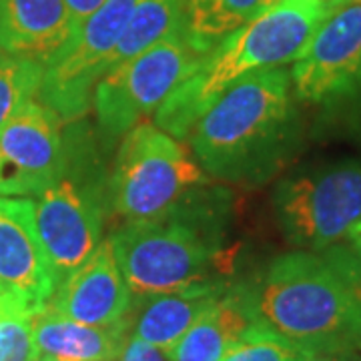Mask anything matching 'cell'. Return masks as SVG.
Returning <instances> with one entry per match:
<instances>
[{
  "label": "cell",
  "instance_id": "obj_1",
  "mask_svg": "<svg viewBox=\"0 0 361 361\" xmlns=\"http://www.w3.org/2000/svg\"><path fill=\"white\" fill-rule=\"evenodd\" d=\"M257 322L307 355L361 353V255H281L253 291Z\"/></svg>",
  "mask_w": 361,
  "mask_h": 361
},
{
  "label": "cell",
  "instance_id": "obj_2",
  "mask_svg": "<svg viewBox=\"0 0 361 361\" xmlns=\"http://www.w3.org/2000/svg\"><path fill=\"white\" fill-rule=\"evenodd\" d=\"M291 75L281 66L237 80L197 121L189 141L199 167L221 180H259L281 163L295 137Z\"/></svg>",
  "mask_w": 361,
  "mask_h": 361
},
{
  "label": "cell",
  "instance_id": "obj_3",
  "mask_svg": "<svg viewBox=\"0 0 361 361\" xmlns=\"http://www.w3.org/2000/svg\"><path fill=\"white\" fill-rule=\"evenodd\" d=\"M317 0H281L235 30L201 61L157 109V127L185 139L237 80L247 75L297 61L317 28L329 16Z\"/></svg>",
  "mask_w": 361,
  "mask_h": 361
},
{
  "label": "cell",
  "instance_id": "obj_4",
  "mask_svg": "<svg viewBox=\"0 0 361 361\" xmlns=\"http://www.w3.org/2000/svg\"><path fill=\"white\" fill-rule=\"evenodd\" d=\"M35 217L59 285L103 243L104 177L87 137L66 141L65 171L37 195Z\"/></svg>",
  "mask_w": 361,
  "mask_h": 361
},
{
  "label": "cell",
  "instance_id": "obj_5",
  "mask_svg": "<svg viewBox=\"0 0 361 361\" xmlns=\"http://www.w3.org/2000/svg\"><path fill=\"white\" fill-rule=\"evenodd\" d=\"M205 183L203 169L169 133L139 123L123 137L109 179V201L127 221L165 219Z\"/></svg>",
  "mask_w": 361,
  "mask_h": 361
},
{
  "label": "cell",
  "instance_id": "obj_6",
  "mask_svg": "<svg viewBox=\"0 0 361 361\" xmlns=\"http://www.w3.org/2000/svg\"><path fill=\"white\" fill-rule=\"evenodd\" d=\"M130 295L149 299L203 283L213 243L191 219L129 221L109 239Z\"/></svg>",
  "mask_w": 361,
  "mask_h": 361
},
{
  "label": "cell",
  "instance_id": "obj_7",
  "mask_svg": "<svg viewBox=\"0 0 361 361\" xmlns=\"http://www.w3.org/2000/svg\"><path fill=\"white\" fill-rule=\"evenodd\" d=\"M203 59L189 47L179 26L141 54L106 71L92 92L101 135L106 141L125 137L191 77Z\"/></svg>",
  "mask_w": 361,
  "mask_h": 361
},
{
  "label": "cell",
  "instance_id": "obj_8",
  "mask_svg": "<svg viewBox=\"0 0 361 361\" xmlns=\"http://www.w3.org/2000/svg\"><path fill=\"white\" fill-rule=\"evenodd\" d=\"M273 211L291 245H334L361 219V163L341 161L287 177L275 187Z\"/></svg>",
  "mask_w": 361,
  "mask_h": 361
},
{
  "label": "cell",
  "instance_id": "obj_9",
  "mask_svg": "<svg viewBox=\"0 0 361 361\" xmlns=\"http://www.w3.org/2000/svg\"><path fill=\"white\" fill-rule=\"evenodd\" d=\"M141 0H104L73 39L44 65L39 97L63 121L89 111L97 82L111 66L116 44Z\"/></svg>",
  "mask_w": 361,
  "mask_h": 361
},
{
  "label": "cell",
  "instance_id": "obj_10",
  "mask_svg": "<svg viewBox=\"0 0 361 361\" xmlns=\"http://www.w3.org/2000/svg\"><path fill=\"white\" fill-rule=\"evenodd\" d=\"M66 137L63 118L30 101L0 127V195L37 197L63 175Z\"/></svg>",
  "mask_w": 361,
  "mask_h": 361
},
{
  "label": "cell",
  "instance_id": "obj_11",
  "mask_svg": "<svg viewBox=\"0 0 361 361\" xmlns=\"http://www.w3.org/2000/svg\"><path fill=\"white\" fill-rule=\"evenodd\" d=\"M291 80L310 103H339L361 94V2L329 14L297 56Z\"/></svg>",
  "mask_w": 361,
  "mask_h": 361
},
{
  "label": "cell",
  "instance_id": "obj_12",
  "mask_svg": "<svg viewBox=\"0 0 361 361\" xmlns=\"http://www.w3.org/2000/svg\"><path fill=\"white\" fill-rule=\"evenodd\" d=\"M0 285L32 311L56 291L51 261L40 241L35 203L0 195Z\"/></svg>",
  "mask_w": 361,
  "mask_h": 361
},
{
  "label": "cell",
  "instance_id": "obj_13",
  "mask_svg": "<svg viewBox=\"0 0 361 361\" xmlns=\"http://www.w3.org/2000/svg\"><path fill=\"white\" fill-rule=\"evenodd\" d=\"M51 307L68 319L109 327L129 315L133 295L106 239L78 269L56 285Z\"/></svg>",
  "mask_w": 361,
  "mask_h": 361
},
{
  "label": "cell",
  "instance_id": "obj_14",
  "mask_svg": "<svg viewBox=\"0 0 361 361\" xmlns=\"http://www.w3.org/2000/svg\"><path fill=\"white\" fill-rule=\"evenodd\" d=\"M65 0H0V49L47 65L73 39Z\"/></svg>",
  "mask_w": 361,
  "mask_h": 361
},
{
  "label": "cell",
  "instance_id": "obj_15",
  "mask_svg": "<svg viewBox=\"0 0 361 361\" xmlns=\"http://www.w3.org/2000/svg\"><path fill=\"white\" fill-rule=\"evenodd\" d=\"M129 315L99 327L68 319L47 303L32 315L37 361H116L129 341Z\"/></svg>",
  "mask_w": 361,
  "mask_h": 361
},
{
  "label": "cell",
  "instance_id": "obj_16",
  "mask_svg": "<svg viewBox=\"0 0 361 361\" xmlns=\"http://www.w3.org/2000/svg\"><path fill=\"white\" fill-rule=\"evenodd\" d=\"M221 295V287L203 281L173 293L141 299L147 303L135 322L129 315V337L169 353L180 337L219 301Z\"/></svg>",
  "mask_w": 361,
  "mask_h": 361
},
{
  "label": "cell",
  "instance_id": "obj_17",
  "mask_svg": "<svg viewBox=\"0 0 361 361\" xmlns=\"http://www.w3.org/2000/svg\"><path fill=\"white\" fill-rule=\"evenodd\" d=\"M257 323L253 291L237 287L195 323L167 353L173 361H221L223 355Z\"/></svg>",
  "mask_w": 361,
  "mask_h": 361
},
{
  "label": "cell",
  "instance_id": "obj_18",
  "mask_svg": "<svg viewBox=\"0 0 361 361\" xmlns=\"http://www.w3.org/2000/svg\"><path fill=\"white\" fill-rule=\"evenodd\" d=\"M261 11H265V0H187L180 30L189 47L207 56Z\"/></svg>",
  "mask_w": 361,
  "mask_h": 361
},
{
  "label": "cell",
  "instance_id": "obj_19",
  "mask_svg": "<svg viewBox=\"0 0 361 361\" xmlns=\"http://www.w3.org/2000/svg\"><path fill=\"white\" fill-rule=\"evenodd\" d=\"M185 4L187 0H141L116 44L109 71L177 30L183 20Z\"/></svg>",
  "mask_w": 361,
  "mask_h": 361
},
{
  "label": "cell",
  "instance_id": "obj_20",
  "mask_svg": "<svg viewBox=\"0 0 361 361\" xmlns=\"http://www.w3.org/2000/svg\"><path fill=\"white\" fill-rule=\"evenodd\" d=\"M44 65L0 49V127L39 94Z\"/></svg>",
  "mask_w": 361,
  "mask_h": 361
},
{
  "label": "cell",
  "instance_id": "obj_21",
  "mask_svg": "<svg viewBox=\"0 0 361 361\" xmlns=\"http://www.w3.org/2000/svg\"><path fill=\"white\" fill-rule=\"evenodd\" d=\"M32 311L16 295L6 297L0 310V361H37Z\"/></svg>",
  "mask_w": 361,
  "mask_h": 361
},
{
  "label": "cell",
  "instance_id": "obj_22",
  "mask_svg": "<svg viewBox=\"0 0 361 361\" xmlns=\"http://www.w3.org/2000/svg\"><path fill=\"white\" fill-rule=\"evenodd\" d=\"M307 353L257 322L221 361H303Z\"/></svg>",
  "mask_w": 361,
  "mask_h": 361
},
{
  "label": "cell",
  "instance_id": "obj_23",
  "mask_svg": "<svg viewBox=\"0 0 361 361\" xmlns=\"http://www.w3.org/2000/svg\"><path fill=\"white\" fill-rule=\"evenodd\" d=\"M165 355H167L165 351L153 348V345H149V343H142L139 339L129 337L127 345H125L121 357L116 361H167L165 360Z\"/></svg>",
  "mask_w": 361,
  "mask_h": 361
},
{
  "label": "cell",
  "instance_id": "obj_24",
  "mask_svg": "<svg viewBox=\"0 0 361 361\" xmlns=\"http://www.w3.org/2000/svg\"><path fill=\"white\" fill-rule=\"evenodd\" d=\"M104 0H65L66 11L71 14V20H73V26L77 30L78 26L82 25L90 14L94 13Z\"/></svg>",
  "mask_w": 361,
  "mask_h": 361
},
{
  "label": "cell",
  "instance_id": "obj_25",
  "mask_svg": "<svg viewBox=\"0 0 361 361\" xmlns=\"http://www.w3.org/2000/svg\"><path fill=\"white\" fill-rule=\"evenodd\" d=\"M303 361H361L357 353H322V355H307Z\"/></svg>",
  "mask_w": 361,
  "mask_h": 361
},
{
  "label": "cell",
  "instance_id": "obj_26",
  "mask_svg": "<svg viewBox=\"0 0 361 361\" xmlns=\"http://www.w3.org/2000/svg\"><path fill=\"white\" fill-rule=\"evenodd\" d=\"M348 237L351 239V243H353V247H355V251L361 255V219L349 229Z\"/></svg>",
  "mask_w": 361,
  "mask_h": 361
},
{
  "label": "cell",
  "instance_id": "obj_27",
  "mask_svg": "<svg viewBox=\"0 0 361 361\" xmlns=\"http://www.w3.org/2000/svg\"><path fill=\"white\" fill-rule=\"evenodd\" d=\"M322 6H325L329 13H334V11H337V8H341V6H345L348 2H351V0H317Z\"/></svg>",
  "mask_w": 361,
  "mask_h": 361
},
{
  "label": "cell",
  "instance_id": "obj_28",
  "mask_svg": "<svg viewBox=\"0 0 361 361\" xmlns=\"http://www.w3.org/2000/svg\"><path fill=\"white\" fill-rule=\"evenodd\" d=\"M11 295V291H6L2 285H0V310H2V305H4V301H6V297Z\"/></svg>",
  "mask_w": 361,
  "mask_h": 361
},
{
  "label": "cell",
  "instance_id": "obj_29",
  "mask_svg": "<svg viewBox=\"0 0 361 361\" xmlns=\"http://www.w3.org/2000/svg\"><path fill=\"white\" fill-rule=\"evenodd\" d=\"M277 2H281V0H265V8L271 6V4H277Z\"/></svg>",
  "mask_w": 361,
  "mask_h": 361
},
{
  "label": "cell",
  "instance_id": "obj_30",
  "mask_svg": "<svg viewBox=\"0 0 361 361\" xmlns=\"http://www.w3.org/2000/svg\"><path fill=\"white\" fill-rule=\"evenodd\" d=\"M355 2H361V0H355Z\"/></svg>",
  "mask_w": 361,
  "mask_h": 361
}]
</instances>
